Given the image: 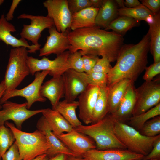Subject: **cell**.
Wrapping results in <instances>:
<instances>
[{
    "label": "cell",
    "mask_w": 160,
    "mask_h": 160,
    "mask_svg": "<svg viewBox=\"0 0 160 160\" xmlns=\"http://www.w3.org/2000/svg\"><path fill=\"white\" fill-rule=\"evenodd\" d=\"M68 37L71 53L79 51L82 56H101L110 63L116 60L124 45L123 35L96 26L72 31L68 32Z\"/></svg>",
    "instance_id": "6da1fadb"
},
{
    "label": "cell",
    "mask_w": 160,
    "mask_h": 160,
    "mask_svg": "<svg viewBox=\"0 0 160 160\" xmlns=\"http://www.w3.org/2000/svg\"><path fill=\"white\" fill-rule=\"evenodd\" d=\"M150 42L148 32L138 43L122 46L115 65L107 74L108 87L124 79L135 82L147 67Z\"/></svg>",
    "instance_id": "7a4b0ae2"
},
{
    "label": "cell",
    "mask_w": 160,
    "mask_h": 160,
    "mask_svg": "<svg viewBox=\"0 0 160 160\" xmlns=\"http://www.w3.org/2000/svg\"><path fill=\"white\" fill-rule=\"evenodd\" d=\"M74 129L93 139L97 149H126L115 135L114 119L110 114L95 123L89 125L81 124Z\"/></svg>",
    "instance_id": "3957f363"
},
{
    "label": "cell",
    "mask_w": 160,
    "mask_h": 160,
    "mask_svg": "<svg viewBox=\"0 0 160 160\" xmlns=\"http://www.w3.org/2000/svg\"><path fill=\"white\" fill-rule=\"evenodd\" d=\"M4 124L14 134L21 160H32L46 154L49 145L45 136L39 130L26 132L17 129L12 123L7 121Z\"/></svg>",
    "instance_id": "277c9868"
},
{
    "label": "cell",
    "mask_w": 160,
    "mask_h": 160,
    "mask_svg": "<svg viewBox=\"0 0 160 160\" xmlns=\"http://www.w3.org/2000/svg\"><path fill=\"white\" fill-rule=\"evenodd\" d=\"M114 119V118H113ZM115 135L126 149L145 156L152 150L160 134L149 137L142 135L139 131L127 124L114 119Z\"/></svg>",
    "instance_id": "5b68a950"
},
{
    "label": "cell",
    "mask_w": 160,
    "mask_h": 160,
    "mask_svg": "<svg viewBox=\"0 0 160 160\" xmlns=\"http://www.w3.org/2000/svg\"><path fill=\"white\" fill-rule=\"evenodd\" d=\"M28 52L27 49L24 47L13 48L10 50L4 80L6 86L4 93L16 89L30 74L27 63Z\"/></svg>",
    "instance_id": "8992f818"
},
{
    "label": "cell",
    "mask_w": 160,
    "mask_h": 160,
    "mask_svg": "<svg viewBox=\"0 0 160 160\" xmlns=\"http://www.w3.org/2000/svg\"><path fill=\"white\" fill-rule=\"evenodd\" d=\"M135 90L136 101L132 116L144 113L160 103V77L145 81Z\"/></svg>",
    "instance_id": "52a82bcc"
},
{
    "label": "cell",
    "mask_w": 160,
    "mask_h": 160,
    "mask_svg": "<svg viewBox=\"0 0 160 160\" xmlns=\"http://www.w3.org/2000/svg\"><path fill=\"white\" fill-rule=\"evenodd\" d=\"M70 53L69 51H66L57 56L53 60H50L45 56L39 59L28 56L27 63L30 74L33 76L37 72L47 70L49 71V74L52 77L62 76L66 71L71 68L68 61Z\"/></svg>",
    "instance_id": "ba28073f"
},
{
    "label": "cell",
    "mask_w": 160,
    "mask_h": 160,
    "mask_svg": "<svg viewBox=\"0 0 160 160\" xmlns=\"http://www.w3.org/2000/svg\"><path fill=\"white\" fill-rule=\"evenodd\" d=\"M49 73L47 70L36 72L34 74V80L27 86L21 89H16L4 93L0 100V104H2L12 97L20 96L26 99L27 107L29 109L35 102H45L46 98L41 95L40 89L44 80Z\"/></svg>",
    "instance_id": "9c48e42d"
},
{
    "label": "cell",
    "mask_w": 160,
    "mask_h": 160,
    "mask_svg": "<svg viewBox=\"0 0 160 160\" xmlns=\"http://www.w3.org/2000/svg\"><path fill=\"white\" fill-rule=\"evenodd\" d=\"M0 110V126L9 120L13 121L16 127L21 130L23 122L31 117L42 113L43 109L31 110L27 109L26 102L19 104L8 100L4 102Z\"/></svg>",
    "instance_id": "30bf717a"
},
{
    "label": "cell",
    "mask_w": 160,
    "mask_h": 160,
    "mask_svg": "<svg viewBox=\"0 0 160 160\" xmlns=\"http://www.w3.org/2000/svg\"><path fill=\"white\" fill-rule=\"evenodd\" d=\"M17 18L31 20L30 24L23 25L20 35L21 38L30 41L32 44L37 46H41L38 42L42 32L54 25L52 20L47 15L45 16L23 13L19 15Z\"/></svg>",
    "instance_id": "8fae6325"
},
{
    "label": "cell",
    "mask_w": 160,
    "mask_h": 160,
    "mask_svg": "<svg viewBox=\"0 0 160 160\" xmlns=\"http://www.w3.org/2000/svg\"><path fill=\"white\" fill-rule=\"evenodd\" d=\"M47 15L53 20L54 25L60 32L70 29L72 15L68 8L67 0H47L43 3Z\"/></svg>",
    "instance_id": "7c38bea8"
},
{
    "label": "cell",
    "mask_w": 160,
    "mask_h": 160,
    "mask_svg": "<svg viewBox=\"0 0 160 160\" xmlns=\"http://www.w3.org/2000/svg\"><path fill=\"white\" fill-rule=\"evenodd\" d=\"M56 136L76 156H81L87 151L96 148L95 142L91 138L74 129L69 132Z\"/></svg>",
    "instance_id": "4fadbf2b"
},
{
    "label": "cell",
    "mask_w": 160,
    "mask_h": 160,
    "mask_svg": "<svg viewBox=\"0 0 160 160\" xmlns=\"http://www.w3.org/2000/svg\"><path fill=\"white\" fill-rule=\"evenodd\" d=\"M48 29L49 35L43 47L40 49L39 56H47L52 54L57 56L69 50L70 45L68 37V30L60 32L54 25Z\"/></svg>",
    "instance_id": "5bb4252c"
},
{
    "label": "cell",
    "mask_w": 160,
    "mask_h": 160,
    "mask_svg": "<svg viewBox=\"0 0 160 160\" xmlns=\"http://www.w3.org/2000/svg\"><path fill=\"white\" fill-rule=\"evenodd\" d=\"M144 156L126 149L89 150L81 156L89 160H139Z\"/></svg>",
    "instance_id": "9a60e30c"
},
{
    "label": "cell",
    "mask_w": 160,
    "mask_h": 160,
    "mask_svg": "<svg viewBox=\"0 0 160 160\" xmlns=\"http://www.w3.org/2000/svg\"><path fill=\"white\" fill-rule=\"evenodd\" d=\"M100 89L98 86L88 84L86 89L78 97L79 116L86 124L91 123L92 111Z\"/></svg>",
    "instance_id": "2e32d148"
},
{
    "label": "cell",
    "mask_w": 160,
    "mask_h": 160,
    "mask_svg": "<svg viewBox=\"0 0 160 160\" xmlns=\"http://www.w3.org/2000/svg\"><path fill=\"white\" fill-rule=\"evenodd\" d=\"M36 127L37 129L45 136L49 145L46 154L49 158L59 153L76 156L54 134L43 115L38 120Z\"/></svg>",
    "instance_id": "e0dca14e"
},
{
    "label": "cell",
    "mask_w": 160,
    "mask_h": 160,
    "mask_svg": "<svg viewBox=\"0 0 160 160\" xmlns=\"http://www.w3.org/2000/svg\"><path fill=\"white\" fill-rule=\"evenodd\" d=\"M16 31L15 26L6 20L4 14L1 15L0 17V41L13 48L25 47L31 53H35L40 50L41 46L30 45L26 39L22 38L18 39L13 36L11 33Z\"/></svg>",
    "instance_id": "ac0fdd59"
},
{
    "label": "cell",
    "mask_w": 160,
    "mask_h": 160,
    "mask_svg": "<svg viewBox=\"0 0 160 160\" xmlns=\"http://www.w3.org/2000/svg\"><path fill=\"white\" fill-rule=\"evenodd\" d=\"M62 76L65 88L64 97L68 101L75 100L88 85L79 73L72 69L67 70Z\"/></svg>",
    "instance_id": "d6986e66"
},
{
    "label": "cell",
    "mask_w": 160,
    "mask_h": 160,
    "mask_svg": "<svg viewBox=\"0 0 160 160\" xmlns=\"http://www.w3.org/2000/svg\"><path fill=\"white\" fill-rule=\"evenodd\" d=\"M41 95L47 98L53 109L64 97L65 88L63 81L62 76L52 77L42 84L41 89Z\"/></svg>",
    "instance_id": "ffe728a7"
},
{
    "label": "cell",
    "mask_w": 160,
    "mask_h": 160,
    "mask_svg": "<svg viewBox=\"0 0 160 160\" xmlns=\"http://www.w3.org/2000/svg\"><path fill=\"white\" fill-rule=\"evenodd\" d=\"M134 83L128 79L119 81L108 87V113L112 114L117 110L129 86Z\"/></svg>",
    "instance_id": "44dd1931"
},
{
    "label": "cell",
    "mask_w": 160,
    "mask_h": 160,
    "mask_svg": "<svg viewBox=\"0 0 160 160\" xmlns=\"http://www.w3.org/2000/svg\"><path fill=\"white\" fill-rule=\"evenodd\" d=\"M134 83L131 84L128 88L116 111L110 114L114 119L122 121L132 115L136 101V88Z\"/></svg>",
    "instance_id": "7402d4cb"
},
{
    "label": "cell",
    "mask_w": 160,
    "mask_h": 160,
    "mask_svg": "<svg viewBox=\"0 0 160 160\" xmlns=\"http://www.w3.org/2000/svg\"><path fill=\"white\" fill-rule=\"evenodd\" d=\"M118 9L114 1L103 0L95 19V26L106 29L119 16Z\"/></svg>",
    "instance_id": "603a6c76"
},
{
    "label": "cell",
    "mask_w": 160,
    "mask_h": 160,
    "mask_svg": "<svg viewBox=\"0 0 160 160\" xmlns=\"http://www.w3.org/2000/svg\"><path fill=\"white\" fill-rule=\"evenodd\" d=\"M54 134L58 135L68 132L73 128L57 111L49 108L43 109L42 113Z\"/></svg>",
    "instance_id": "cb8c5ba5"
},
{
    "label": "cell",
    "mask_w": 160,
    "mask_h": 160,
    "mask_svg": "<svg viewBox=\"0 0 160 160\" xmlns=\"http://www.w3.org/2000/svg\"><path fill=\"white\" fill-rule=\"evenodd\" d=\"M99 9L90 7L72 15L70 29L73 31L95 26V19Z\"/></svg>",
    "instance_id": "d4e9b609"
},
{
    "label": "cell",
    "mask_w": 160,
    "mask_h": 160,
    "mask_svg": "<svg viewBox=\"0 0 160 160\" xmlns=\"http://www.w3.org/2000/svg\"><path fill=\"white\" fill-rule=\"evenodd\" d=\"M148 31L150 42V50L153 56L154 63L160 61V13L159 12L154 17L153 22L148 24Z\"/></svg>",
    "instance_id": "484cf974"
},
{
    "label": "cell",
    "mask_w": 160,
    "mask_h": 160,
    "mask_svg": "<svg viewBox=\"0 0 160 160\" xmlns=\"http://www.w3.org/2000/svg\"><path fill=\"white\" fill-rule=\"evenodd\" d=\"M78 106V101H68L64 99L60 101L53 109L58 112L75 129L82 124L76 113V110Z\"/></svg>",
    "instance_id": "4316f807"
},
{
    "label": "cell",
    "mask_w": 160,
    "mask_h": 160,
    "mask_svg": "<svg viewBox=\"0 0 160 160\" xmlns=\"http://www.w3.org/2000/svg\"><path fill=\"white\" fill-rule=\"evenodd\" d=\"M108 113V87H100L97 98L93 108L91 124L103 118Z\"/></svg>",
    "instance_id": "83f0119b"
},
{
    "label": "cell",
    "mask_w": 160,
    "mask_h": 160,
    "mask_svg": "<svg viewBox=\"0 0 160 160\" xmlns=\"http://www.w3.org/2000/svg\"><path fill=\"white\" fill-rule=\"evenodd\" d=\"M119 16L128 17L140 21L144 20L148 24L152 23L154 14L147 8L142 4L137 7L128 8L125 7L118 9Z\"/></svg>",
    "instance_id": "f1b7e54d"
},
{
    "label": "cell",
    "mask_w": 160,
    "mask_h": 160,
    "mask_svg": "<svg viewBox=\"0 0 160 160\" xmlns=\"http://www.w3.org/2000/svg\"><path fill=\"white\" fill-rule=\"evenodd\" d=\"M139 21L124 16H119L109 24L105 30L111 29L122 35L132 28L139 25Z\"/></svg>",
    "instance_id": "f546056e"
},
{
    "label": "cell",
    "mask_w": 160,
    "mask_h": 160,
    "mask_svg": "<svg viewBox=\"0 0 160 160\" xmlns=\"http://www.w3.org/2000/svg\"><path fill=\"white\" fill-rule=\"evenodd\" d=\"M160 115V103L146 112L140 114L132 116L129 118L131 126L140 130L145 123L151 119Z\"/></svg>",
    "instance_id": "4dcf8cb0"
},
{
    "label": "cell",
    "mask_w": 160,
    "mask_h": 160,
    "mask_svg": "<svg viewBox=\"0 0 160 160\" xmlns=\"http://www.w3.org/2000/svg\"><path fill=\"white\" fill-rule=\"evenodd\" d=\"M15 141L14 134L10 129L4 125L0 126V160L3 155Z\"/></svg>",
    "instance_id": "1f68e13d"
},
{
    "label": "cell",
    "mask_w": 160,
    "mask_h": 160,
    "mask_svg": "<svg viewBox=\"0 0 160 160\" xmlns=\"http://www.w3.org/2000/svg\"><path fill=\"white\" fill-rule=\"evenodd\" d=\"M79 73L81 76L88 84L97 86L100 87H107V74L92 72Z\"/></svg>",
    "instance_id": "d6a6232c"
},
{
    "label": "cell",
    "mask_w": 160,
    "mask_h": 160,
    "mask_svg": "<svg viewBox=\"0 0 160 160\" xmlns=\"http://www.w3.org/2000/svg\"><path fill=\"white\" fill-rule=\"evenodd\" d=\"M140 132L146 137H152L160 134V116L154 117L146 121Z\"/></svg>",
    "instance_id": "836d02e7"
},
{
    "label": "cell",
    "mask_w": 160,
    "mask_h": 160,
    "mask_svg": "<svg viewBox=\"0 0 160 160\" xmlns=\"http://www.w3.org/2000/svg\"><path fill=\"white\" fill-rule=\"evenodd\" d=\"M68 61L71 69L78 73L84 72L82 55L79 51L70 52L68 58Z\"/></svg>",
    "instance_id": "e575fe53"
},
{
    "label": "cell",
    "mask_w": 160,
    "mask_h": 160,
    "mask_svg": "<svg viewBox=\"0 0 160 160\" xmlns=\"http://www.w3.org/2000/svg\"><path fill=\"white\" fill-rule=\"evenodd\" d=\"M68 8L72 15L91 7L89 0H67Z\"/></svg>",
    "instance_id": "d590c367"
},
{
    "label": "cell",
    "mask_w": 160,
    "mask_h": 160,
    "mask_svg": "<svg viewBox=\"0 0 160 160\" xmlns=\"http://www.w3.org/2000/svg\"><path fill=\"white\" fill-rule=\"evenodd\" d=\"M112 67L110 62L105 57L99 58L95 66L90 71L107 74Z\"/></svg>",
    "instance_id": "8d00e7d4"
},
{
    "label": "cell",
    "mask_w": 160,
    "mask_h": 160,
    "mask_svg": "<svg viewBox=\"0 0 160 160\" xmlns=\"http://www.w3.org/2000/svg\"><path fill=\"white\" fill-rule=\"evenodd\" d=\"M143 79L145 81H151L160 73V61L153 63L145 68Z\"/></svg>",
    "instance_id": "74e56055"
},
{
    "label": "cell",
    "mask_w": 160,
    "mask_h": 160,
    "mask_svg": "<svg viewBox=\"0 0 160 160\" xmlns=\"http://www.w3.org/2000/svg\"><path fill=\"white\" fill-rule=\"evenodd\" d=\"M1 160H21L18 148L15 141L3 155Z\"/></svg>",
    "instance_id": "f35d334b"
},
{
    "label": "cell",
    "mask_w": 160,
    "mask_h": 160,
    "mask_svg": "<svg viewBox=\"0 0 160 160\" xmlns=\"http://www.w3.org/2000/svg\"><path fill=\"white\" fill-rule=\"evenodd\" d=\"M84 72H90L98 60L99 56L92 55H85L82 56Z\"/></svg>",
    "instance_id": "ab89813d"
},
{
    "label": "cell",
    "mask_w": 160,
    "mask_h": 160,
    "mask_svg": "<svg viewBox=\"0 0 160 160\" xmlns=\"http://www.w3.org/2000/svg\"><path fill=\"white\" fill-rule=\"evenodd\" d=\"M160 157V137L155 143L150 153L144 156L145 160L158 159ZM159 160V159H158Z\"/></svg>",
    "instance_id": "60d3db41"
},
{
    "label": "cell",
    "mask_w": 160,
    "mask_h": 160,
    "mask_svg": "<svg viewBox=\"0 0 160 160\" xmlns=\"http://www.w3.org/2000/svg\"><path fill=\"white\" fill-rule=\"evenodd\" d=\"M140 1L142 5L146 7L154 14L159 12L160 0H141Z\"/></svg>",
    "instance_id": "b9f144b4"
},
{
    "label": "cell",
    "mask_w": 160,
    "mask_h": 160,
    "mask_svg": "<svg viewBox=\"0 0 160 160\" xmlns=\"http://www.w3.org/2000/svg\"><path fill=\"white\" fill-rule=\"evenodd\" d=\"M21 1L20 0H12L9 10L5 17L7 21L9 22L13 18L15 10Z\"/></svg>",
    "instance_id": "7bdbcfd3"
},
{
    "label": "cell",
    "mask_w": 160,
    "mask_h": 160,
    "mask_svg": "<svg viewBox=\"0 0 160 160\" xmlns=\"http://www.w3.org/2000/svg\"><path fill=\"white\" fill-rule=\"evenodd\" d=\"M124 4L125 6L128 8L137 7L142 4L138 0H126Z\"/></svg>",
    "instance_id": "ee69618b"
},
{
    "label": "cell",
    "mask_w": 160,
    "mask_h": 160,
    "mask_svg": "<svg viewBox=\"0 0 160 160\" xmlns=\"http://www.w3.org/2000/svg\"><path fill=\"white\" fill-rule=\"evenodd\" d=\"M91 7L100 9L102 6L103 0H89Z\"/></svg>",
    "instance_id": "f6af8a7d"
},
{
    "label": "cell",
    "mask_w": 160,
    "mask_h": 160,
    "mask_svg": "<svg viewBox=\"0 0 160 160\" xmlns=\"http://www.w3.org/2000/svg\"><path fill=\"white\" fill-rule=\"evenodd\" d=\"M67 156L64 153H59L49 158V160H66Z\"/></svg>",
    "instance_id": "bcb514c9"
},
{
    "label": "cell",
    "mask_w": 160,
    "mask_h": 160,
    "mask_svg": "<svg viewBox=\"0 0 160 160\" xmlns=\"http://www.w3.org/2000/svg\"><path fill=\"white\" fill-rule=\"evenodd\" d=\"M6 90V86L4 80H3L0 83V100L4 95ZM2 108V106L0 104V110Z\"/></svg>",
    "instance_id": "7dc6e473"
},
{
    "label": "cell",
    "mask_w": 160,
    "mask_h": 160,
    "mask_svg": "<svg viewBox=\"0 0 160 160\" xmlns=\"http://www.w3.org/2000/svg\"><path fill=\"white\" fill-rule=\"evenodd\" d=\"M66 160H85V159L81 156L68 155Z\"/></svg>",
    "instance_id": "c3c4849f"
},
{
    "label": "cell",
    "mask_w": 160,
    "mask_h": 160,
    "mask_svg": "<svg viewBox=\"0 0 160 160\" xmlns=\"http://www.w3.org/2000/svg\"><path fill=\"white\" fill-rule=\"evenodd\" d=\"M117 6L120 8H122L125 7L124 4V1L123 0H116L114 1Z\"/></svg>",
    "instance_id": "681fc988"
},
{
    "label": "cell",
    "mask_w": 160,
    "mask_h": 160,
    "mask_svg": "<svg viewBox=\"0 0 160 160\" xmlns=\"http://www.w3.org/2000/svg\"><path fill=\"white\" fill-rule=\"evenodd\" d=\"M46 156V154H44L36 157L32 160H41Z\"/></svg>",
    "instance_id": "f907efd6"
},
{
    "label": "cell",
    "mask_w": 160,
    "mask_h": 160,
    "mask_svg": "<svg viewBox=\"0 0 160 160\" xmlns=\"http://www.w3.org/2000/svg\"><path fill=\"white\" fill-rule=\"evenodd\" d=\"M49 158L46 155L41 160H49Z\"/></svg>",
    "instance_id": "816d5d0a"
},
{
    "label": "cell",
    "mask_w": 160,
    "mask_h": 160,
    "mask_svg": "<svg viewBox=\"0 0 160 160\" xmlns=\"http://www.w3.org/2000/svg\"><path fill=\"white\" fill-rule=\"evenodd\" d=\"M4 1V0H0V6L3 3Z\"/></svg>",
    "instance_id": "f5cc1de1"
},
{
    "label": "cell",
    "mask_w": 160,
    "mask_h": 160,
    "mask_svg": "<svg viewBox=\"0 0 160 160\" xmlns=\"http://www.w3.org/2000/svg\"><path fill=\"white\" fill-rule=\"evenodd\" d=\"M159 160L158 159H153V160Z\"/></svg>",
    "instance_id": "db71d44e"
},
{
    "label": "cell",
    "mask_w": 160,
    "mask_h": 160,
    "mask_svg": "<svg viewBox=\"0 0 160 160\" xmlns=\"http://www.w3.org/2000/svg\"><path fill=\"white\" fill-rule=\"evenodd\" d=\"M85 160H88V159H85Z\"/></svg>",
    "instance_id": "11a10c76"
}]
</instances>
